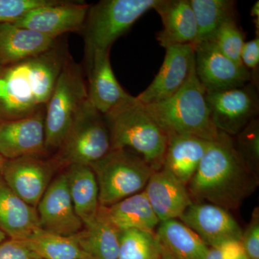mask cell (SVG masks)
Returning <instances> with one entry per match:
<instances>
[{"label": "cell", "mask_w": 259, "mask_h": 259, "mask_svg": "<svg viewBox=\"0 0 259 259\" xmlns=\"http://www.w3.org/2000/svg\"><path fill=\"white\" fill-rule=\"evenodd\" d=\"M5 66L2 64L1 61H0V74H1L2 71L4 69Z\"/></svg>", "instance_id": "obj_41"}, {"label": "cell", "mask_w": 259, "mask_h": 259, "mask_svg": "<svg viewBox=\"0 0 259 259\" xmlns=\"http://www.w3.org/2000/svg\"><path fill=\"white\" fill-rule=\"evenodd\" d=\"M197 26L195 44L209 41L227 20L236 18V2L233 0H190Z\"/></svg>", "instance_id": "obj_28"}, {"label": "cell", "mask_w": 259, "mask_h": 259, "mask_svg": "<svg viewBox=\"0 0 259 259\" xmlns=\"http://www.w3.org/2000/svg\"><path fill=\"white\" fill-rule=\"evenodd\" d=\"M90 166L96 177L102 207L142 192L155 171L144 158L127 149H111Z\"/></svg>", "instance_id": "obj_6"}, {"label": "cell", "mask_w": 259, "mask_h": 259, "mask_svg": "<svg viewBox=\"0 0 259 259\" xmlns=\"http://www.w3.org/2000/svg\"><path fill=\"white\" fill-rule=\"evenodd\" d=\"M2 121H3V119H2L1 115H0V123H1Z\"/></svg>", "instance_id": "obj_42"}, {"label": "cell", "mask_w": 259, "mask_h": 259, "mask_svg": "<svg viewBox=\"0 0 259 259\" xmlns=\"http://www.w3.org/2000/svg\"><path fill=\"white\" fill-rule=\"evenodd\" d=\"M56 0H0V23H13L25 13Z\"/></svg>", "instance_id": "obj_32"}, {"label": "cell", "mask_w": 259, "mask_h": 259, "mask_svg": "<svg viewBox=\"0 0 259 259\" xmlns=\"http://www.w3.org/2000/svg\"><path fill=\"white\" fill-rule=\"evenodd\" d=\"M144 191L160 222L179 219L193 202L187 186L163 168L153 172Z\"/></svg>", "instance_id": "obj_18"}, {"label": "cell", "mask_w": 259, "mask_h": 259, "mask_svg": "<svg viewBox=\"0 0 259 259\" xmlns=\"http://www.w3.org/2000/svg\"><path fill=\"white\" fill-rule=\"evenodd\" d=\"M6 239V235H5V233H3V232L1 230H0V243H1V242L4 241Z\"/></svg>", "instance_id": "obj_39"}, {"label": "cell", "mask_w": 259, "mask_h": 259, "mask_svg": "<svg viewBox=\"0 0 259 259\" xmlns=\"http://www.w3.org/2000/svg\"><path fill=\"white\" fill-rule=\"evenodd\" d=\"M241 63L251 76V83L258 86L259 35L245 42L241 52Z\"/></svg>", "instance_id": "obj_34"}, {"label": "cell", "mask_w": 259, "mask_h": 259, "mask_svg": "<svg viewBox=\"0 0 259 259\" xmlns=\"http://www.w3.org/2000/svg\"><path fill=\"white\" fill-rule=\"evenodd\" d=\"M110 52H96L88 59V100L102 115L132 97L116 79L110 64Z\"/></svg>", "instance_id": "obj_17"}, {"label": "cell", "mask_w": 259, "mask_h": 259, "mask_svg": "<svg viewBox=\"0 0 259 259\" xmlns=\"http://www.w3.org/2000/svg\"><path fill=\"white\" fill-rule=\"evenodd\" d=\"M44 108L26 117L3 120L0 123V155L5 159L40 156L45 152Z\"/></svg>", "instance_id": "obj_14"}, {"label": "cell", "mask_w": 259, "mask_h": 259, "mask_svg": "<svg viewBox=\"0 0 259 259\" xmlns=\"http://www.w3.org/2000/svg\"><path fill=\"white\" fill-rule=\"evenodd\" d=\"M234 146L242 159L252 171L259 170V120L258 117L233 137Z\"/></svg>", "instance_id": "obj_31"}, {"label": "cell", "mask_w": 259, "mask_h": 259, "mask_svg": "<svg viewBox=\"0 0 259 259\" xmlns=\"http://www.w3.org/2000/svg\"><path fill=\"white\" fill-rule=\"evenodd\" d=\"M69 56L55 45L30 59L5 66L0 74L3 120L26 117L47 105Z\"/></svg>", "instance_id": "obj_2"}, {"label": "cell", "mask_w": 259, "mask_h": 259, "mask_svg": "<svg viewBox=\"0 0 259 259\" xmlns=\"http://www.w3.org/2000/svg\"><path fill=\"white\" fill-rule=\"evenodd\" d=\"M0 259H36L22 240H5L0 243Z\"/></svg>", "instance_id": "obj_36"}, {"label": "cell", "mask_w": 259, "mask_h": 259, "mask_svg": "<svg viewBox=\"0 0 259 259\" xmlns=\"http://www.w3.org/2000/svg\"><path fill=\"white\" fill-rule=\"evenodd\" d=\"M57 39L13 23H0V61L16 64L49 51Z\"/></svg>", "instance_id": "obj_20"}, {"label": "cell", "mask_w": 259, "mask_h": 259, "mask_svg": "<svg viewBox=\"0 0 259 259\" xmlns=\"http://www.w3.org/2000/svg\"><path fill=\"white\" fill-rule=\"evenodd\" d=\"M110 132L111 149H131L154 171L161 169L168 144V134L132 96L103 115Z\"/></svg>", "instance_id": "obj_3"}, {"label": "cell", "mask_w": 259, "mask_h": 259, "mask_svg": "<svg viewBox=\"0 0 259 259\" xmlns=\"http://www.w3.org/2000/svg\"><path fill=\"white\" fill-rule=\"evenodd\" d=\"M110 150V132L105 118L88 100L57 150L55 161L67 166H90Z\"/></svg>", "instance_id": "obj_8"}, {"label": "cell", "mask_w": 259, "mask_h": 259, "mask_svg": "<svg viewBox=\"0 0 259 259\" xmlns=\"http://www.w3.org/2000/svg\"><path fill=\"white\" fill-rule=\"evenodd\" d=\"M40 228L54 234L73 236L83 228L70 195L66 174L51 182L37 204Z\"/></svg>", "instance_id": "obj_13"}, {"label": "cell", "mask_w": 259, "mask_h": 259, "mask_svg": "<svg viewBox=\"0 0 259 259\" xmlns=\"http://www.w3.org/2000/svg\"><path fill=\"white\" fill-rule=\"evenodd\" d=\"M161 251L155 233L139 230L120 232L117 259H158Z\"/></svg>", "instance_id": "obj_29"}, {"label": "cell", "mask_w": 259, "mask_h": 259, "mask_svg": "<svg viewBox=\"0 0 259 259\" xmlns=\"http://www.w3.org/2000/svg\"><path fill=\"white\" fill-rule=\"evenodd\" d=\"M5 160L6 159H5V158H3L1 155H0V170H1L2 166H3V163H4Z\"/></svg>", "instance_id": "obj_40"}, {"label": "cell", "mask_w": 259, "mask_h": 259, "mask_svg": "<svg viewBox=\"0 0 259 259\" xmlns=\"http://www.w3.org/2000/svg\"><path fill=\"white\" fill-rule=\"evenodd\" d=\"M158 259H174L166 250L163 249V247L161 246V254L159 255Z\"/></svg>", "instance_id": "obj_38"}, {"label": "cell", "mask_w": 259, "mask_h": 259, "mask_svg": "<svg viewBox=\"0 0 259 259\" xmlns=\"http://www.w3.org/2000/svg\"><path fill=\"white\" fill-rule=\"evenodd\" d=\"M250 15L253 18L255 28H257V32L259 31V3L257 1L250 10Z\"/></svg>", "instance_id": "obj_37"}, {"label": "cell", "mask_w": 259, "mask_h": 259, "mask_svg": "<svg viewBox=\"0 0 259 259\" xmlns=\"http://www.w3.org/2000/svg\"><path fill=\"white\" fill-rule=\"evenodd\" d=\"M194 51L196 74L206 91L238 88L251 82L249 71L225 56L212 42L195 44Z\"/></svg>", "instance_id": "obj_11"}, {"label": "cell", "mask_w": 259, "mask_h": 259, "mask_svg": "<svg viewBox=\"0 0 259 259\" xmlns=\"http://www.w3.org/2000/svg\"><path fill=\"white\" fill-rule=\"evenodd\" d=\"M88 100V84L82 69L69 57L46 105L47 151L59 149L76 115Z\"/></svg>", "instance_id": "obj_7"}, {"label": "cell", "mask_w": 259, "mask_h": 259, "mask_svg": "<svg viewBox=\"0 0 259 259\" xmlns=\"http://www.w3.org/2000/svg\"><path fill=\"white\" fill-rule=\"evenodd\" d=\"M211 119L218 131L231 137L257 118L258 86L250 82L243 86L206 91Z\"/></svg>", "instance_id": "obj_9"}, {"label": "cell", "mask_w": 259, "mask_h": 259, "mask_svg": "<svg viewBox=\"0 0 259 259\" xmlns=\"http://www.w3.org/2000/svg\"><path fill=\"white\" fill-rule=\"evenodd\" d=\"M39 228L37 209L19 197L0 175V230L12 239L25 240Z\"/></svg>", "instance_id": "obj_22"}, {"label": "cell", "mask_w": 259, "mask_h": 259, "mask_svg": "<svg viewBox=\"0 0 259 259\" xmlns=\"http://www.w3.org/2000/svg\"><path fill=\"white\" fill-rule=\"evenodd\" d=\"M144 105L168 135L194 136L208 141H215L221 135L211 119L206 90L196 74L195 65L177 93L163 101Z\"/></svg>", "instance_id": "obj_4"}, {"label": "cell", "mask_w": 259, "mask_h": 259, "mask_svg": "<svg viewBox=\"0 0 259 259\" xmlns=\"http://www.w3.org/2000/svg\"><path fill=\"white\" fill-rule=\"evenodd\" d=\"M90 5L56 1L30 10L13 24L57 39L65 32L81 30Z\"/></svg>", "instance_id": "obj_15"}, {"label": "cell", "mask_w": 259, "mask_h": 259, "mask_svg": "<svg viewBox=\"0 0 259 259\" xmlns=\"http://www.w3.org/2000/svg\"><path fill=\"white\" fill-rule=\"evenodd\" d=\"M242 246L248 259H259V210L255 208L246 229L242 233Z\"/></svg>", "instance_id": "obj_33"}, {"label": "cell", "mask_w": 259, "mask_h": 259, "mask_svg": "<svg viewBox=\"0 0 259 259\" xmlns=\"http://www.w3.org/2000/svg\"><path fill=\"white\" fill-rule=\"evenodd\" d=\"M103 207L110 222L120 231L139 230L154 233L160 223L144 190Z\"/></svg>", "instance_id": "obj_24"}, {"label": "cell", "mask_w": 259, "mask_h": 259, "mask_svg": "<svg viewBox=\"0 0 259 259\" xmlns=\"http://www.w3.org/2000/svg\"><path fill=\"white\" fill-rule=\"evenodd\" d=\"M158 0H102L91 6L83 25L87 57L110 51L114 42Z\"/></svg>", "instance_id": "obj_5"}, {"label": "cell", "mask_w": 259, "mask_h": 259, "mask_svg": "<svg viewBox=\"0 0 259 259\" xmlns=\"http://www.w3.org/2000/svg\"><path fill=\"white\" fill-rule=\"evenodd\" d=\"M246 259H248V258H246Z\"/></svg>", "instance_id": "obj_43"}, {"label": "cell", "mask_w": 259, "mask_h": 259, "mask_svg": "<svg viewBox=\"0 0 259 259\" xmlns=\"http://www.w3.org/2000/svg\"><path fill=\"white\" fill-rule=\"evenodd\" d=\"M245 37V33L238 27L236 19H231L220 27L209 42H212L218 50L233 62L243 66L241 52Z\"/></svg>", "instance_id": "obj_30"}, {"label": "cell", "mask_w": 259, "mask_h": 259, "mask_svg": "<svg viewBox=\"0 0 259 259\" xmlns=\"http://www.w3.org/2000/svg\"><path fill=\"white\" fill-rule=\"evenodd\" d=\"M75 212L83 226L93 223L100 204L99 188L93 168L86 165H71L65 172Z\"/></svg>", "instance_id": "obj_25"}, {"label": "cell", "mask_w": 259, "mask_h": 259, "mask_svg": "<svg viewBox=\"0 0 259 259\" xmlns=\"http://www.w3.org/2000/svg\"><path fill=\"white\" fill-rule=\"evenodd\" d=\"M168 136L162 168L187 186L212 141L185 135Z\"/></svg>", "instance_id": "obj_21"}, {"label": "cell", "mask_w": 259, "mask_h": 259, "mask_svg": "<svg viewBox=\"0 0 259 259\" xmlns=\"http://www.w3.org/2000/svg\"><path fill=\"white\" fill-rule=\"evenodd\" d=\"M160 244L174 259H204L209 247L180 220L160 222L155 233Z\"/></svg>", "instance_id": "obj_26"}, {"label": "cell", "mask_w": 259, "mask_h": 259, "mask_svg": "<svg viewBox=\"0 0 259 259\" xmlns=\"http://www.w3.org/2000/svg\"><path fill=\"white\" fill-rule=\"evenodd\" d=\"M208 247L241 241L243 231L229 211L207 202H192L179 218Z\"/></svg>", "instance_id": "obj_16"}, {"label": "cell", "mask_w": 259, "mask_h": 259, "mask_svg": "<svg viewBox=\"0 0 259 259\" xmlns=\"http://www.w3.org/2000/svg\"><path fill=\"white\" fill-rule=\"evenodd\" d=\"M54 163L39 156L5 160L0 175L19 197L36 208L52 182Z\"/></svg>", "instance_id": "obj_10"}, {"label": "cell", "mask_w": 259, "mask_h": 259, "mask_svg": "<svg viewBox=\"0 0 259 259\" xmlns=\"http://www.w3.org/2000/svg\"><path fill=\"white\" fill-rule=\"evenodd\" d=\"M153 10L161 17L163 28L156 40L161 47L194 45L197 38V26L190 0H158Z\"/></svg>", "instance_id": "obj_19"}, {"label": "cell", "mask_w": 259, "mask_h": 259, "mask_svg": "<svg viewBox=\"0 0 259 259\" xmlns=\"http://www.w3.org/2000/svg\"><path fill=\"white\" fill-rule=\"evenodd\" d=\"M258 175L237 152L233 137L221 132L212 141L187 190L193 202L237 209L256 190Z\"/></svg>", "instance_id": "obj_1"}, {"label": "cell", "mask_w": 259, "mask_h": 259, "mask_svg": "<svg viewBox=\"0 0 259 259\" xmlns=\"http://www.w3.org/2000/svg\"><path fill=\"white\" fill-rule=\"evenodd\" d=\"M241 241H232L209 247L204 259H246Z\"/></svg>", "instance_id": "obj_35"}, {"label": "cell", "mask_w": 259, "mask_h": 259, "mask_svg": "<svg viewBox=\"0 0 259 259\" xmlns=\"http://www.w3.org/2000/svg\"><path fill=\"white\" fill-rule=\"evenodd\" d=\"M120 232L107 218L100 206L93 223L75 235L81 249L90 259H117Z\"/></svg>", "instance_id": "obj_23"}, {"label": "cell", "mask_w": 259, "mask_h": 259, "mask_svg": "<svg viewBox=\"0 0 259 259\" xmlns=\"http://www.w3.org/2000/svg\"><path fill=\"white\" fill-rule=\"evenodd\" d=\"M22 241L36 259H90L74 236H61L39 228Z\"/></svg>", "instance_id": "obj_27"}, {"label": "cell", "mask_w": 259, "mask_h": 259, "mask_svg": "<svg viewBox=\"0 0 259 259\" xmlns=\"http://www.w3.org/2000/svg\"><path fill=\"white\" fill-rule=\"evenodd\" d=\"M194 65V46L192 44L167 48L157 74L136 98L143 105L157 103L169 98L187 82Z\"/></svg>", "instance_id": "obj_12"}]
</instances>
